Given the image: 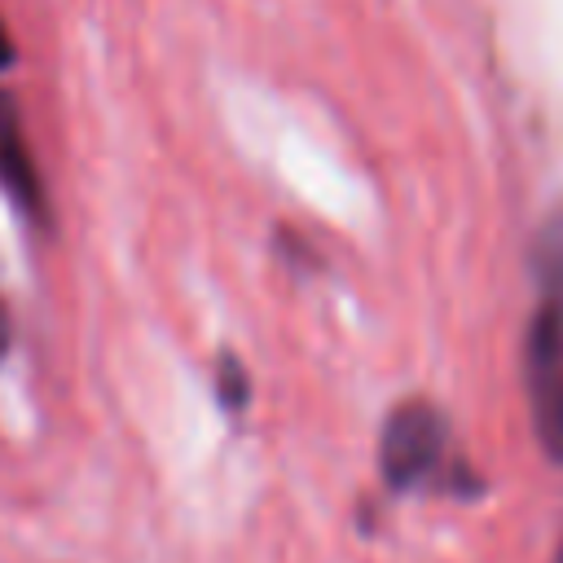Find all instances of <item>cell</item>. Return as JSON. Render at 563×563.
Here are the masks:
<instances>
[{
	"label": "cell",
	"mask_w": 563,
	"mask_h": 563,
	"mask_svg": "<svg viewBox=\"0 0 563 563\" xmlns=\"http://www.w3.org/2000/svg\"><path fill=\"white\" fill-rule=\"evenodd\" d=\"M523 383L541 449L563 462V282H545L523 339Z\"/></svg>",
	"instance_id": "cell-1"
},
{
	"label": "cell",
	"mask_w": 563,
	"mask_h": 563,
	"mask_svg": "<svg viewBox=\"0 0 563 563\" xmlns=\"http://www.w3.org/2000/svg\"><path fill=\"white\" fill-rule=\"evenodd\" d=\"M449 449V422L435 405L427 400H405L391 409V418L383 422V440H378V471L391 488L409 493L435 479L440 462Z\"/></svg>",
	"instance_id": "cell-2"
},
{
	"label": "cell",
	"mask_w": 563,
	"mask_h": 563,
	"mask_svg": "<svg viewBox=\"0 0 563 563\" xmlns=\"http://www.w3.org/2000/svg\"><path fill=\"white\" fill-rule=\"evenodd\" d=\"M0 189L13 198L18 211L48 224V194H44L40 167L31 158L26 132H22V119H18V106L9 92H0Z\"/></svg>",
	"instance_id": "cell-3"
},
{
	"label": "cell",
	"mask_w": 563,
	"mask_h": 563,
	"mask_svg": "<svg viewBox=\"0 0 563 563\" xmlns=\"http://www.w3.org/2000/svg\"><path fill=\"white\" fill-rule=\"evenodd\" d=\"M216 396H220V405L229 413L246 409V400H251V378L229 352H220V361H216Z\"/></svg>",
	"instance_id": "cell-4"
},
{
	"label": "cell",
	"mask_w": 563,
	"mask_h": 563,
	"mask_svg": "<svg viewBox=\"0 0 563 563\" xmlns=\"http://www.w3.org/2000/svg\"><path fill=\"white\" fill-rule=\"evenodd\" d=\"M9 62H13V40H9V31L0 22V70H9Z\"/></svg>",
	"instance_id": "cell-5"
},
{
	"label": "cell",
	"mask_w": 563,
	"mask_h": 563,
	"mask_svg": "<svg viewBox=\"0 0 563 563\" xmlns=\"http://www.w3.org/2000/svg\"><path fill=\"white\" fill-rule=\"evenodd\" d=\"M4 347H9V317H4V303H0V356H4Z\"/></svg>",
	"instance_id": "cell-6"
},
{
	"label": "cell",
	"mask_w": 563,
	"mask_h": 563,
	"mask_svg": "<svg viewBox=\"0 0 563 563\" xmlns=\"http://www.w3.org/2000/svg\"><path fill=\"white\" fill-rule=\"evenodd\" d=\"M559 563H563V554H559Z\"/></svg>",
	"instance_id": "cell-7"
}]
</instances>
